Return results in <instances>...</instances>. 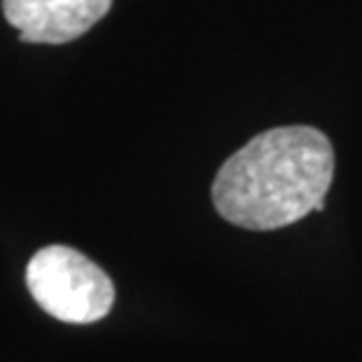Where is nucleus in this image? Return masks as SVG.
<instances>
[{"mask_svg": "<svg viewBox=\"0 0 362 362\" xmlns=\"http://www.w3.org/2000/svg\"><path fill=\"white\" fill-rule=\"evenodd\" d=\"M26 285L42 311L73 325L105 318L115 302L110 276L68 245L37 250L26 267Z\"/></svg>", "mask_w": 362, "mask_h": 362, "instance_id": "f03ea898", "label": "nucleus"}, {"mask_svg": "<svg viewBox=\"0 0 362 362\" xmlns=\"http://www.w3.org/2000/svg\"><path fill=\"white\" fill-rule=\"evenodd\" d=\"M112 0H3L7 24L24 42L64 45L98 24Z\"/></svg>", "mask_w": 362, "mask_h": 362, "instance_id": "7ed1b4c3", "label": "nucleus"}, {"mask_svg": "<svg viewBox=\"0 0 362 362\" xmlns=\"http://www.w3.org/2000/svg\"><path fill=\"white\" fill-rule=\"evenodd\" d=\"M334 178V150L313 127L262 131L234 152L211 187L213 204L227 222L250 232L295 225L325 208Z\"/></svg>", "mask_w": 362, "mask_h": 362, "instance_id": "f257e3e1", "label": "nucleus"}]
</instances>
